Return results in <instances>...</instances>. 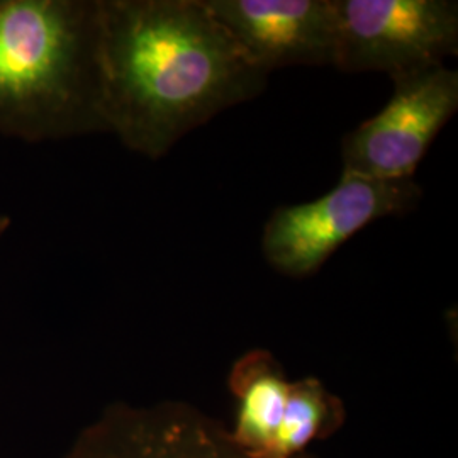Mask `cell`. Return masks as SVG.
<instances>
[{
	"label": "cell",
	"instance_id": "1",
	"mask_svg": "<svg viewBox=\"0 0 458 458\" xmlns=\"http://www.w3.org/2000/svg\"><path fill=\"white\" fill-rule=\"evenodd\" d=\"M106 132L151 160L214 115L259 98L250 65L206 0H98Z\"/></svg>",
	"mask_w": 458,
	"mask_h": 458
},
{
	"label": "cell",
	"instance_id": "2",
	"mask_svg": "<svg viewBox=\"0 0 458 458\" xmlns=\"http://www.w3.org/2000/svg\"><path fill=\"white\" fill-rule=\"evenodd\" d=\"M98 0H0V134L47 143L106 132Z\"/></svg>",
	"mask_w": 458,
	"mask_h": 458
},
{
	"label": "cell",
	"instance_id": "3",
	"mask_svg": "<svg viewBox=\"0 0 458 458\" xmlns=\"http://www.w3.org/2000/svg\"><path fill=\"white\" fill-rule=\"evenodd\" d=\"M335 65L346 73L382 72L393 81L445 66L458 53L454 0H333Z\"/></svg>",
	"mask_w": 458,
	"mask_h": 458
},
{
	"label": "cell",
	"instance_id": "4",
	"mask_svg": "<svg viewBox=\"0 0 458 458\" xmlns=\"http://www.w3.org/2000/svg\"><path fill=\"white\" fill-rule=\"evenodd\" d=\"M423 197L410 181H376L342 174L325 196L277 208L262 231V253L278 274L310 277L352 236L377 219L412 211Z\"/></svg>",
	"mask_w": 458,
	"mask_h": 458
},
{
	"label": "cell",
	"instance_id": "5",
	"mask_svg": "<svg viewBox=\"0 0 458 458\" xmlns=\"http://www.w3.org/2000/svg\"><path fill=\"white\" fill-rule=\"evenodd\" d=\"M393 98L344 136V174L410 181L435 138L458 109V73L437 66L395 79Z\"/></svg>",
	"mask_w": 458,
	"mask_h": 458
},
{
	"label": "cell",
	"instance_id": "6",
	"mask_svg": "<svg viewBox=\"0 0 458 458\" xmlns=\"http://www.w3.org/2000/svg\"><path fill=\"white\" fill-rule=\"evenodd\" d=\"M65 458H253L229 431L185 403H117L87 426ZM295 458H312L302 454Z\"/></svg>",
	"mask_w": 458,
	"mask_h": 458
},
{
	"label": "cell",
	"instance_id": "7",
	"mask_svg": "<svg viewBox=\"0 0 458 458\" xmlns=\"http://www.w3.org/2000/svg\"><path fill=\"white\" fill-rule=\"evenodd\" d=\"M214 17L265 75L287 66L335 65L333 0H206Z\"/></svg>",
	"mask_w": 458,
	"mask_h": 458
},
{
	"label": "cell",
	"instance_id": "8",
	"mask_svg": "<svg viewBox=\"0 0 458 458\" xmlns=\"http://www.w3.org/2000/svg\"><path fill=\"white\" fill-rule=\"evenodd\" d=\"M291 382L277 359L262 348L233 363L229 389L240 401L229 437L253 458H272Z\"/></svg>",
	"mask_w": 458,
	"mask_h": 458
},
{
	"label": "cell",
	"instance_id": "9",
	"mask_svg": "<svg viewBox=\"0 0 458 458\" xmlns=\"http://www.w3.org/2000/svg\"><path fill=\"white\" fill-rule=\"evenodd\" d=\"M344 423L342 399L329 393L321 380L306 377L291 382L272 458L299 457L311 443L327 440Z\"/></svg>",
	"mask_w": 458,
	"mask_h": 458
},
{
	"label": "cell",
	"instance_id": "10",
	"mask_svg": "<svg viewBox=\"0 0 458 458\" xmlns=\"http://www.w3.org/2000/svg\"><path fill=\"white\" fill-rule=\"evenodd\" d=\"M9 228H11V217L5 216V214H0V240Z\"/></svg>",
	"mask_w": 458,
	"mask_h": 458
}]
</instances>
